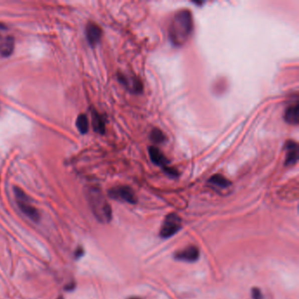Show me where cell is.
Here are the masks:
<instances>
[{
	"label": "cell",
	"mask_w": 299,
	"mask_h": 299,
	"mask_svg": "<svg viewBox=\"0 0 299 299\" xmlns=\"http://www.w3.org/2000/svg\"><path fill=\"white\" fill-rule=\"evenodd\" d=\"M86 38L90 46H95L102 37V29L94 22H89L86 26Z\"/></svg>",
	"instance_id": "9c48e42d"
},
{
	"label": "cell",
	"mask_w": 299,
	"mask_h": 299,
	"mask_svg": "<svg viewBox=\"0 0 299 299\" xmlns=\"http://www.w3.org/2000/svg\"><path fill=\"white\" fill-rule=\"evenodd\" d=\"M76 128L81 134H86L89 130V121L84 114H80L76 119Z\"/></svg>",
	"instance_id": "9a60e30c"
},
{
	"label": "cell",
	"mask_w": 299,
	"mask_h": 299,
	"mask_svg": "<svg viewBox=\"0 0 299 299\" xmlns=\"http://www.w3.org/2000/svg\"><path fill=\"white\" fill-rule=\"evenodd\" d=\"M209 182L214 184V185L218 186L220 188H227L229 187L231 184L230 181L228 179L226 178L225 176L221 175H214L209 179Z\"/></svg>",
	"instance_id": "5bb4252c"
},
{
	"label": "cell",
	"mask_w": 299,
	"mask_h": 299,
	"mask_svg": "<svg viewBox=\"0 0 299 299\" xmlns=\"http://www.w3.org/2000/svg\"><path fill=\"white\" fill-rule=\"evenodd\" d=\"M284 121L290 125L298 124L299 121V106L298 104L296 103L294 105L289 106L285 111L284 114Z\"/></svg>",
	"instance_id": "7c38bea8"
},
{
	"label": "cell",
	"mask_w": 299,
	"mask_h": 299,
	"mask_svg": "<svg viewBox=\"0 0 299 299\" xmlns=\"http://www.w3.org/2000/svg\"><path fill=\"white\" fill-rule=\"evenodd\" d=\"M109 196L114 200H121L127 203L135 204L137 198L133 189L128 186H119L109 190Z\"/></svg>",
	"instance_id": "8992f818"
},
{
	"label": "cell",
	"mask_w": 299,
	"mask_h": 299,
	"mask_svg": "<svg viewBox=\"0 0 299 299\" xmlns=\"http://www.w3.org/2000/svg\"><path fill=\"white\" fill-rule=\"evenodd\" d=\"M148 153H149V156H150L152 162L155 163V165L161 167L168 175L173 176V177H176L178 175V172L176 171L175 169L169 167V162L168 161V159L166 158L164 155L159 150L158 148H155V147H149Z\"/></svg>",
	"instance_id": "5b68a950"
},
{
	"label": "cell",
	"mask_w": 299,
	"mask_h": 299,
	"mask_svg": "<svg viewBox=\"0 0 299 299\" xmlns=\"http://www.w3.org/2000/svg\"><path fill=\"white\" fill-rule=\"evenodd\" d=\"M88 198L93 214L97 220L103 223L110 222L112 220V208L99 189H90Z\"/></svg>",
	"instance_id": "7a4b0ae2"
},
{
	"label": "cell",
	"mask_w": 299,
	"mask_h": 299,
	"mask_svg": "<svg viewBox=\"0 0 299 299\" xmlns=\"http://www.w3.org/2000/svg\"><path fill=\"white\" fill-rule=\"evenodd\" d=\"M182 227L181 218L175 214H170L166 217L160 231V236L163 239H168L175 235Z\"/></svg>",
	"instance_id": "277c9868"
},
{
	"label": "cell",
	"mask_w": 299,
	"mask_h": 299,
	"mask_svg": "<svg viewBox=\"0 0 299 299\" xmlns=\"http://www.w3.org/2000/svg\"><path fill=\"white\" fill-rule=\"evenodd\" d=\"M14 194L17 201L18 207L21 209V212L30 220L35 222H38L39 220H41V214L39 213V211L32 205L28 195L18 187L14 188Z\"/></svg>",
	"instance_id": "3957f363"
},
{
	"label": "cell",
	"mask_w": 299,
	"mask_h": 299,
	"mask_svg": "<svg viewBox=\"0 0 299 299\" xmlns=\"http://www.w3.org/2000/svg\"><path fill=\"white\" fill-rule=\"evenodd\" d=\"M285 165L291 166L296 164L298 161V145L293 141H287L285 145Z\"/></svg>",
	"instance_id": "30bf717a"
},
{
	"label": "cell",
	"mask_w": 299,
	"mask_h": 299,
	"mask_svg": "<svg viewBox=\"0 0 299 299\" xmlns=\"http://www.w3.org/2000/svg\"><path fill=\"white\" fill-rule=\"evenodd\" d=\"M91 119H92L91 123H92L94 131L98 134H105L106 125H105V121H104L102 116L96 111H93V113H91Z\"/></svg>",
	"instance_id": "4fadbf2b"
},
{
	"label": "cell",
	"mask_w": 299,
	"mask_h": 299,
	"mask_svg": "<svg viewBox=\"0 0 299 299\" xmlns=\"http://www.w3.org/2000/svg\"><path fill=\"white\" fill-rule=\"evenodd\" d=\"M83 255H84V250H83L82 247H78V248H76V251H75V258H76V260L83 257Z\"/></svg>",
	"instance_id": "ac0fdd59"
},
{
	"label": "cell",
	"mask_w": 299,
	"mask_h": 299,
	"mask_svg": "<svg viewBox=\"0 0 299 299\" xmlns=\"http://www.w3.org/2000/svg\"><path fill=\"white\" fill-rule=\"evenodd\" d=\"M75 287H76L75 282H69V283H68V285L66 286L65 289L68 291H71V290L75 289Z\"/></svg>",
	"instance_id": "d6986e66"
},
{
	"label": "cell",
	"mask_w": 299,
	"mask_h": 299,
	"mask_svg": "<svg viewBox=\"0 0 299 299\" xmlns=\"http://www.w3.org/2000/svg\"><path fill=\"white\" fill-rule=\"evenodd\" d=\"M119 80L132 92L140 93L143 90L142 83L136 77H128L124 75H121V76H119Z\"/></svg>",
	"instance_id": "8fae6325"
},
{
	"label": "cell",
	"mask_w": 299,
	"mask_h": 299,
	"mask_svg": "<svg viewBox=\"0 0 299 299\" xmlns=\"http://www.w3.org/2000/svg\"><path fill=\"white\" fill-rule=\"evenodd\" d=\"M150 140L155 144H161L166 140L165 135L158 128H154L150 134Z\"/></svg>",
	"instance_id": "2e32d148"
},
{
	"label": "cell",
	"mask_w": 299,
	"mask_h": 299,
	"mask_svg": "<svg viewBox=\"0 0 299 299\" xmlns=\"http://www.w3.org/2000/svg\"><path fill=\"white\" fill-rule=\"evenodd\" d=\"M200 255V253L198 248L195 247V246H189L188 248L176 252L174 256L178 261L194 262V261L198 260Z\"/></svg>",
	"instance_id": "ba28073f"
},
{
	"label": "cell",
	"mask_w": 299,
	"mask_h": 299,
	"mask_svg": "<svg viewBox=\"0 0 299 299\" xmlns=\"http://www.w3.org/2000/svg\"><path fill=\"white\" fill-rule=\"evenodd\" d=\"M128 299H142L141 297H138V296H132V297H129Z\"/></svg>",
	"instance_id": "ffe728a7"
},
{
	"label": "cell",
	"mask_w": 299,
	"mask_h": 299,
	"mask_svg": "<svg viewBox=\"0 0 299 299\" xmlns=\"http://www.w3.org/2000/svg\"><path fill=\"white\" fill-rule=\"evenodd\" d=\"M252 298L263 299L261 289H258V288H254V289H252Z\"/></svg>",
	"instance_id": "e0dca14e"
},
{
	"label": "cell",
	"mask_w": 299,
	"mask_h": 299,
	"mask_svg": "<svg viewBox=\"0 0 299 299\" xmlns=\"http://www.w3.org/2000/svg\"><path fill=\"white\" fill-rule=\"evenodd\" d=\"M7 28L4 27L3 25L0 24V55L7 57L14 52V39L10 35H3L4 30Z\"/></svg>",
	"instance_id": "52a82bcc"
},
{
	"label": "cell",
	"mask_w": 299,
	"mask_h": 299,
	"mask_svg": "<svg viewBox=\"0 0 299 299\" xmlns=\"http://www.w3.org/2000/svg\"><path fill=\"white\" fill-rule=\"evenodd\" d=\"M193 31V19L189 10L177 12L172 18L169 28V36L172 44L181 47L188 42Z\"/></svg>",
	"instance_id": "6da1fadb"
},
{
	"label": "cell",
	"mask_w": 299,
	"mask_h": 299,
	"mask_svg": "<svg viewBox=\"0 0 299 299\" xmlns=\"http://www.w3.org/2000/svg\"><path fill=\"white\" fill-rule=\"evenodd\" d=\"M57 299H64V297H63L62 296H60Z\"/></svg>",
	"instance_id": "44dd1931"
}]
</instances>
